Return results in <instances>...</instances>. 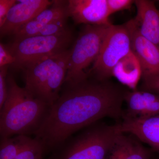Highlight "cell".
Returning <instances> with one entry per match:
<instances>
[{"mask_svg": "<svg viewBox=\"0 0 159 159\" xmlns=\"http://www.w3.org/2000/svg\"><path fill=\"white\" fill-rule=\"evenodd\" d=\"M68 17L67 1H53L51 6L16 31L15 36L20 39L35 36L41 26L60 20H67Z\"/></svg>", "mask_w": 159, "mask_h": 159, "instance_id": "14", "label": "cell"}, {"mask_svg": "<svg viewBox=\"0 0 159 159\" xmlns=\"http://www.w3.org/2000/svg\"><path fill=\"white\" fill-rule=\"evenodd\" d=\"M109 25H85L70 49L64 84L73 85L89 77L87 69L99 55Z\"/></svg>", "mask_w": 159, "mask_h": 159, "instance_id": "5", "label": "cell"}, {"mask_svg": "<svg viewBox=\"0 0 159 159\" xmlns=\"http://www.w3.org/2000/svg\"><path fill=\"white\" fill-rule=\"evenodd\" d=\"M125 23L130 34L131 51L142 68V79L159 74V48L142 36L133 19Z\"/></svg>", "mask_w": 159, "mask_h": 159, "instance_id": "9", "label": "cell"}, {"mask_svg": "<svg viewBox=\"0 0 159 159\" xmlns=\"http://www.w3.org/2000/svg\"><path fill=\"white\" fill-rule=\"evenodd\" d=\"M130 34L126 23L110 26L100 52L91 70L89 77L99 80H108L113 70L122 58L131 52Z\"/></svg>", "mask_w": 159, "mask_h": 159, "instance_id": "7", "label": "cell"}, {"mask_svg": "<svg viewBox=\"0 0 159 159\" xmlns=\"http://www.w3.org/2000/svg\"><path fill=\"white\" fill-rule=\"evenodd\" d=\"M48 153V152L43 142L34 138L15 159H43Z\"/></svg>", "mask_w": 159, "mask_h": 159, "instance_id": "18", "label": "cell"}, {"mask_svg": "<svg viewBox=\"0 0 159 159\" xmlns=\"http://www.w3.org/2000/svg\"><path fill=\"white\" fill-rule=\"evenodd\" d=\"M73 39V33L69 29L55 35L14 39L7 47L15 58V62L12 66L23 69L38 60L68 50Z\"/></svg>", "mask_w": 159, "mask_h": 159, "instance_id": "6", "label": "cell"}, {"mask_svg": "<svg viewBox=\"0 0 159 159\" xmlns=\"http://www.w3.org/2000/svg\"><path fill=\"white\" fill-rule=\"evenodd\" d=\"M105 159H152V154L135 137L120 133Z\"/></svg>", "mask_w": 159, "mask_h": 159, "instance_id": "15", "label": "cell"}, {"mask_svg": "<svg viewBox=\"0 0 159 159\" xmlns=\"http://www.w3.org/2000/svg\"><path fill=\"white\" fill-rule=\"evenodd\" d=\"M48 0H18L11 7L4 25L0 27L2 35L13 34L32 20L43 10L51 6Z\"/></svg>", "mask_w": 159, "mask_h": 159, "instance_id": "10", "label": "cell"}, {"mask_svg": "<svg viewBox=\"0 0 159 159\" xmlns=\"http://www.w3.org/2000/svg\"><path fill=\"white\" fill-rule=\"evenodd\" d=\"M8 93L0 109V136L34 135L45 121L51 107L18 85L12 75L7 77Z\"/></svg>", "mask_w": 159, "mask_h": 159, "instance_id": "2", "label": "cell"}, {"mask_svg": "<svg viewBox=\"0 0 159 159\" xmlns=\"http://www.w3.org/2000/svg\"><path fill=\"white\" fill-rule=\"evenodd\" d=\"M69 17L77 25L104 26L112 25L107 0H69Z\"/></svg>", "mask_w": 159, "mask_h": 159, "instance_id": "8", "label": "cell"}, {"mask_svg": "<svg viewBox=\"0 0 159 159\" xmlns=\"http://www.w3.org/2000/svg\"><path fill=\"white\" fill-rule=\"evenodd\" d=\"M31 139L29 136L24 135L1 138L0 159H15Z\"/></svg>", "mask_w": 159, "mask_h": 159, "instance_id": "17", "label": "cell"}, {"mask_svg": "<svg viewBox=\"0 0 159 159\" xmlns=\"http://www.w3.org/2000/svg\"><path fill=\"white\" fill-rule=\"evenodd\" d=\"M125 90L106 80L90 79L65 85L34 138L48 153L78 131L108 117L122 118Z\"/></svg>", "mask_w": 159, "mask_h": 159, "instance_id": "1", "label": "cell"}, {"mask_svg": "<svg viewBox=\"0 0 159 159\" xmlns=\"http://www.w3.org/2000/svg\"><path fill=\"white\" fill-rule=\"evenodd\" d=\"M16 2V0H0V27L4 25L9 10Z\"/></svg>", "mask_w": 159, "mask_h": 159, "instance_id": "23", "label": "cell"}, {"mask_svg": "<svg viewBox=\"0 0 159 159\" xmlns=\"http://www.w3.org/2000/svg\"><path fill=\"white\" fill-rule=\"evenodd\" d=\"M112 77L131 90L137 89L138 84L142 78V68L132 51L118 63L113 69Z\"/></svg>", "mask_w": 159, "mask_h": 159, "instance_id": "16", "label": "cell"}, {"mask_svg": "<svg viewBox=\"0 0 159 159\" xmlns=\"http://www.w3.org/2000/svg\"><path fill=\"white\" fill-rule=\"evenodd\" d=\"M70 49L29 64L23 70L25 88L35 98L51 106L64 84Z\"/></svg>", "mask_w": 159, "mask_h": 159, "instance_id": "3", "label": "cell"}, {"mask_svg": "<svg viewBox=\"0 0 159 159\" xmlns=\"http://www.w3.org/2000/svg\"><path fill=\"white\" fill-rule=\"evenodd\" d=\"M122 133H129L159 153V116L123 119L117 124Z\"/></svg>", "mask_w": 159, "mask_h": 159, "instance_id": "11", "label": "cell"}, {"mask_svg": "<svg viewBox=\"0 0 159 159\" xmlns=\"http://www.w3.org/2000/svg\"><path fill=\"white\" fill-rule=\"evenodd\" d=\"M120 133L117 124L96 122L70 137L46 159H105Z\"/></svg>", "mask_w": 159, "mask_h": 159, "instance_id": "4", "label": "cell"}, {"mask_svg": "<svg viewBox=\"0 0 159 159\" xmlns=\"http://www.w3.org/2000/svg\"><path fill=\"white\" fill-rule=\"evenodd\" d=\"M8 66L0 67V109L2 107L7 96V77Z\"/></svg>", "mask_w": 159, "mask_h": 159, "instance_id": "20", "label": "cell"}, {"mask_svg": "<svg viewBox=\"0 0 159 159\" xmlns=\"http://www.w3.org/2000/svg\"><path fill=\"white\" fill-rule=\"evenodd\" d=\"M124 101L127 105L122 119L159 116V94L139 90L125 91Z\"/></svg>", "mask_w": 159, "mask_h": 159, "instance_id": "12", "label": "cell"}, {"mask_svg": "<svg viewBox=\"0 0 159 159\" xmlns=\"http://www.w3.org/2000/svg\"><path fill=\"white\" fill-rule=\"evenodd\" d=\"M15 62V58L7 46L3 43L0 44V67L13 65Z\"/></svg>", "mask_w": 159, "mask_h": 159, "instance_id": "22", "label": "cell"}, {"mask_svg": "<svg viewBox=\"0 0 159 159\" xmlns=\"http://www.w3.org/2000/svg\"><path fill=\"white\" fill-rule=\"evenodd\" d=\"M137 14L133 19L142 36L159 48V10L155 2L149 0H135Z\"/></svg>", "mask_w": 159, "mask_h": 159, "instance_id": "13", "label": "cell"}, {"mask_svg": "<svg viewBox=\"0 0 159 159\" xmlns=\"http://www.w3.org/2000/svg\"><path fill=\"white\" fill-rule=\"evenodd\" d=\"M107 2L111 15L119 11L129 10L134 5V1L133 0H107Z\"/></svg>", "mask_w": 159, "mask_h": 159, "instance_id": "19", "label": "cell"}, {"mask_svg": "<svg viewBox=\"0 0 159 159\" xmlns=\"http://www.w3.org/2000/svg\"><path fill=\"white\" fill-rule=\"evenodd\" d=\"M142 80L141 90L159 94V74Z\"/></svg>", "mask_w": 159, "mask_h": 159, "instance_id": "21", "label": "cell"}]
</instances>
